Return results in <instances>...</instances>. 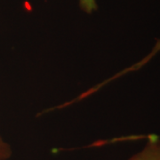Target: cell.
Here are the masks:
<instances>
[{
  "label": "cell",
  "instance_id": "1",
  "mask_svg": "<svg viewBox=\"0 0 160 160\" xmlns=\"http://www.w3.org/2000/svg\"><path fill=\"white\" fill-rule=\"evenodd\" d=\"M128 160H160V137L149 134L143 149Z\"/></svg>",
  "mask_w": 160,
  "mask_h": 160
},
{
  "label": "cell",
  "instance_id": "3",
  "mask_svg": "<svg viewBox=\"0 0 160 160\" xmlns=\"http://www.w3.org/2000/svg\"><path fill=\"white\" fill-rule=\"evenodd\" d=\"M11 146L0 135V160H7L11 158Z\"/></svg>",
  "mask_w": 160,
  "mask_h": 160
},
{
  "label": "cell",
  "instance_id": "2",
  "mask_svg": "<svg viewBox=\"0 0 160 160\" xmlns=\"http://www.w3.org/2000/svg\"><path fill=\"white\" fill-rule=\"evenodd\" d=\"M78 4L82 11L86 13H92L98 9L96 0H78Z\"/></svg>",
  "mask_w": 160,
  "mask_h": 160
},
{
  "label": "cell",
  "instance_id": "4",
  "mask_svg": "<svg viewBox=\"0 0 160 160\" xmlns=\"http://www.w3.org/2000/svg\"><path fill=\"white\" fill-rule=\"evenodd\" d=\"M155 49H160V41L157 44V46H156V48Z\"/></svg>",
  "mask_w": 160,
  "mask_h": 160
}]
</instances>
